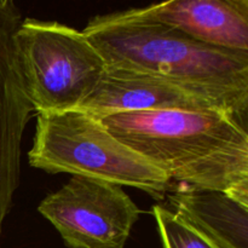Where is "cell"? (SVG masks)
Wrapping results in <instances>:
<instances>
[{
	"label": "cell",
	"instance_id": "obj_6",
	"mask_svg": "<svg viewBox=\"0 0 248 248\" xmlns=\"http://www.w3.org/2000/svg\"><path fill=\"white\" fill-rule=\"evenodd\" d=\"M22 21L12 0H0V237L21 176V143L33 107L17 61L15 34Z\"/></svg>",
	"mask_w": 248,
	"mask_h": 248
},
{
	"label": "cell",
	"instance_id": "obj_1",
	"mask_svg": "<svg viewBox=\"0 0 248 248\" xmlns=\"http://www.w3.org/2000/svg\"><path fill=\"white\" fill-rule=\"evenodd\" d=\"M82 33L107 69L150 75L207 98L246 127L248 52L206 45L137 7L92 17Z\"/></svg>",
	"mask_w": 248,
	"mask_h": 248
},
{
	"label": "cell",
	"instance_id": "obj_3",
	"mask_svg": "<svg viewBox=\"0 0 248 248\" xmlns=\"http://www.w3.org/2000/svg\"><path fill=\"white\" fill-rule=\"evenodd\" d=\"M31 167L48 173L96 178L161 198L173 190L166 174L116 140L82 109L36 113Z\"/></svg>",
	"mask_w": 248,
	"mask_h": 248
},
{
	"label": "cell",
	"instance_id": "obj_9",
	"mask_svg": "<svg viewBox=\"0 0 248 248\" xmlns=\"http://www.w3.org/2000/svg\"><path fill=\"white\" fill-rule=\"evenodd\" d=\"M172 211L219 248H248V205L228 193L179 186L169 193Z\"/></svg>",
	"mask_w": 248,
	"mask_h": 248
},
{
	"label": "cell",
	"instance_id": "obj_8",
	"mask_svg": "<svg viewBox=\"0 0 248 248\" xmlns=\"http://www.w3.org/2000/svg\"><path fill=\"white\" fill-rule=\"evenodd\" d=\"M137 9L206 45L248 52V0H171Z\"/></svg>",
	"mask_w": 248,
	"mask_h": 248
},
{
	"label": "cell",
	"instance_id": "obj_10",
	"mask_svg": "<svg viewBox=\"0 0 248 248\" xmlns=\"http://www.w3.org/2000/svg\"><path fill=\"white\" fill-rule=\"evenodd\" d=\"M152 211L164 248H219L170 208L155 205Z\"/></svg>",
	"mask_w": 248,
	"mask_h": 248
},
{
	"label": "cell",
	"instance_id": "obj_5",
	"mask_svg": "<svg viewBox=\"0 0 248 248\" xmlns=\"http://www.w3.org/2000/svg\"><path fill=\"white\" fill-rule=\"evenodd\" d=\"M38 211L69 248H125L142 213L123 186L81 176L46 196Z\"/></svg>",
	"mask_w": 248,
	"mask_h": 248
},
{
	"label": "cell",
	"instance_id": "obj_7",
	"mask_svg": "<svg viewBox=\"0 0 248 248\" xmlns=\"http://www.w3.org/2000/svg\"><path fill=\"white\" fill-rule=\"evenodd\" d=\"M80 109L96 118L148 110L220 111L232 116L215 102L166 80L115 69L106 70L97 89Z\"/></svg>",
	"mask_w": 248,
	"mask_h": 248
},
{
	"label": "cell",
	"instance_id": "obj_2",
	"mask_svg": "<svg viewBox=\"0 0 248 248\" xmlns=\"http://www.w3.org/2000/svg\"><path fill=\"white\" fill-rule=\"evenodd\" d=\"M97 119L172 183L224 191L248 205L247 128L232 116L220 111L148 110Z\"/></svg>",
	"mask_w": 248,
	"mask_h": 248
},
{
	"label": "cell",
	"instance_id": "obj_4",
	"mask_svg": "<svg viewBox=\"0 0 248 248\" xmlns=\"http://www.w3.org/2000/svg\"><path fill=\"white\" fill-rule=\"evenodd\" d=\"M15 45L36 113L80 109L106 74L103 57L84 33L58 22L22 19Z\"/></svg>",
	"mask_w": 248,
	"mask_h": 248
}]
</instances>
